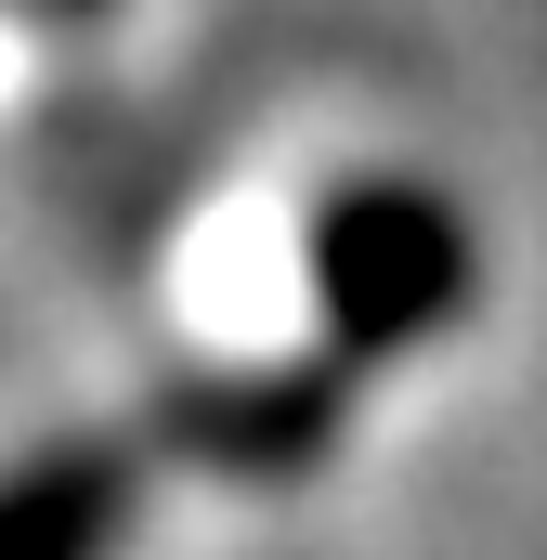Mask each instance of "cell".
Here are the masks:
<instances>
[{"mask_svg":"<svg viewBox=\"0 0 547 560\" xmlns=\"http://www.w3.org/2000/svg\"><path fill=\"white\" fill-rule=\"evenodd\" d=\"M482 300V235L443 183L417 170H365L313 209V313H326V352L339 365H392L430 352L456 313Z\"/></svg>","mask_w":547,"mask_h":560,"instance_id":"1","label":"cell"},{"mask_svg":"<svg viewBox=\"0 0 547 560\" xmlns=\"http://www.w3.org/2000/svg\"><path fill=\"white\" fill-rule=\"evenodd\" d=\"M339 405H352L339 365H235V378L170 392V443L235 469V482H287V469H313L339 443Z\"/></svg>","mask_w":547,"mask_h":560,"instance_id":"2","label":"cell"},{"mask_svg":"<svg viewBox=\"0 0 547 560\" xmlns=\"http://www.w3.org/2000/svg\"><path fill=\"white\" fill-rule=\"evenodd\" d=\"M143 469L118 443H39L0 469V560H118Z\"/></svg>","mask_w":547,"mask_h":560,"instance_id":"3","label":"cell"},{"mask_svg":"<svg viewBox=\"0 0 547 560\" xmlns=\"http://www.w3.org/2000/svg\"><path fill=\"white\" fill-rule=\"evenodd\" d=\"M39 13H105V0H39Z\"/></svg>","mask_w":547,"mask_h":560,"instance_id":"4","label":"cell"}]
</instances>
